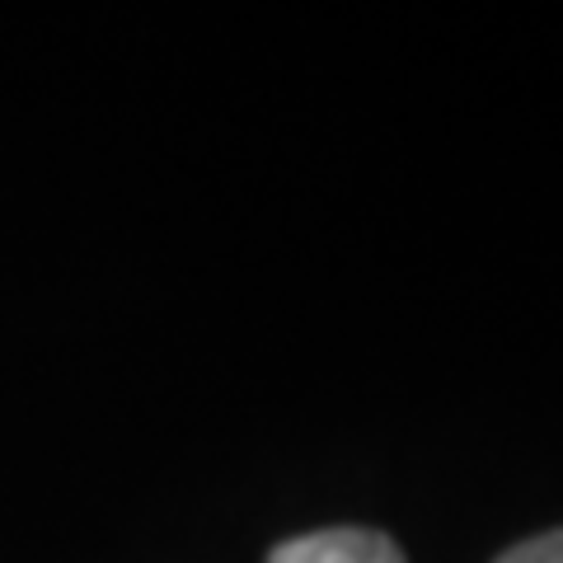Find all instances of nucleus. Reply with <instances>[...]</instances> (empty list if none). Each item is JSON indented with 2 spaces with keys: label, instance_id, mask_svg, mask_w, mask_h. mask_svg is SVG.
<instances>
[{
  "label": "nucleus",
  "instance_id": "1",
  "mask_svg": "<svg viewBox=\"0 0 563 563\" xmlns=\"http://www.w3.org/2000/svg\"><path fill=\"white\" fill-rule=\"evenodd\" d=\"M268 563H404L399 544L380 531L362 526H333V531H310L296 540H282Z\"/></svg>",
  "mask_w": 563,
  "mask_h": 563
},
{
  "label": "nucleus",
  "instance_id": "2",
  "mask_svg": "<svg viewBox=\"0 0 563 563\" xmlns=\"http://www.w3.org/2000/svg\"><path fill=\"white\" fill-rule=\"evenodd\" d=\"M498 563H563V531L521 540V544H512V550H507Z\"/></svg>",
  "mask_w": 563,
  "mask_h": 563
}]
</instances>
